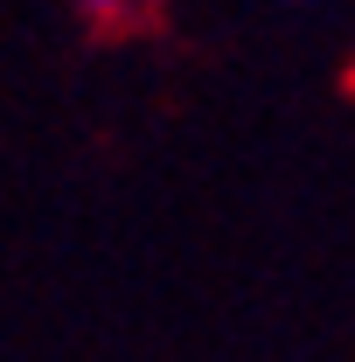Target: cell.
I'll return each instance as SVG.
<instances>
[{
  "label": "cell",
  "instance_id": "1",
  "mask_svg": "<svg viewBox=\"0 0 355 362\" xmlns=\"http://www.w3.org/2000/svg\"><path fill=\"white\" fill-rule=\"evenodd\" d=\"M91 14H112V7H126V0H84Z\"/></svg>",
  "mask_w": 355,
  "mask_h": 362
}]
</instances>
